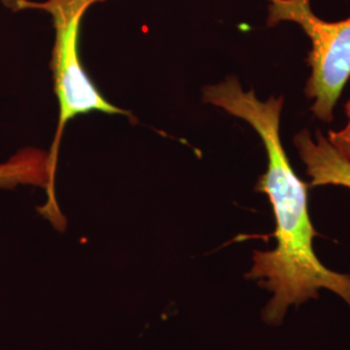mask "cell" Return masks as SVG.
I'll return each mask as SVG.
<instances>
[{"mask_svg":"<svg viewBox=\"0 0 350 350\" xmlns=\"http://www.w3.org/2000/svg\"><path fill=\"white\" fill-rule=\"evenodd\" d=\"M104 1L107 0H1V3L13 12L39 10L51 14L53 21L55 44L51 69L53 73L55 94L60 109L56 135L47 157L51 180L53 185L56 180L57 157L64 127L68 125V122L79 114L91 112L124 114L131 117V113L113 105L111 101L101 95L81 63L79 33L82 20L94 4Z\"/></svg>","mask_w":350,"mask_h":350,"instance_id":"2","label":"cell"},{"mask_svg":"<svg viewBox=\"0 0 350 350\" xmlns=\"http://www.w3.org/2000/svg\"><path fill=\"white\" fill-rule=\"evenodd\" d=\"M315 138H312L309 130H302L293 138L301 160L306 165V174L312 178L309 187L350 188V163L338 156L321 131L315 133Z\"/></svg>","mask_w":350,"mask_h":350,"instance_id":"5","label":"cell"},{"mask_svg":"<svg viewBox=\"0 0 350 350\" xmlns=\"http://www.w3.org/2000/svg\"><path fill=\"white\" fill-rule=\"evenodd\" d=\"M293 23L310 39L306 63L310 75L305 95L313 99L312 112L323 122L334 120V109L350 78V17L325 21L312 10L310 0H269L267 25Z\"/></svg>","mask_w":350,"mask_h":350,"instance_id":"3","label":"cell"},{"mask_svg":"<svg viewBox=\"0 0 350 350\" xmlns=\"http://www.w3.org/2000/svg\"><path fill=\"white\" fill-rule=\"evenodd\" d=\"M202 101L250 124L266 150L267 169L254 189L271 204L276 245L271 250H254L245 274L273 293L262 309L263 322L282 325L291 306L318 300L321 289L335 293L350 306V275L328 269L314 252L317 231L309 213V185L295 173L280 139L283 96L260 100L254 90L244 91L237 77H228L202 88Z\"/></svg>","mask_w":350,"mask_h":350,"instance_id":"1","label":"cell"},{"mask_svg":"<svg viewBox=\"0 0 350 350\" xmlns=\"http://www.w3.org/2000/svg\"><path fill=\"white\" fill-rule=\"evenodd\" d=\"M49 153L36 148L18 150L7 163H0V187L13 188L18 185H31L46 188L49 200L40 209L56 227L65 226L63 214L55 196V185L51 180L47 163Z\"/></svg>","mask_w":350,"mask_h":350,"instance_id":"4","label":"cell"},{"mask_svg":"<svg viewBox=\"0 0 350 350\" xmlns=\"http://www.w3.org/2000/svg\"><path fill=\"white\" fill-rule=\"evenodd\" d=\"M344 109L347 116V125L338 131L331 130L328 133L327 140L332 146V148L338 152V156L350 163V100L345 103Z\"/></svg>","mask_w":350,"mask_h":350,"instance_id":"6","label":"cell"}]
</instances>
